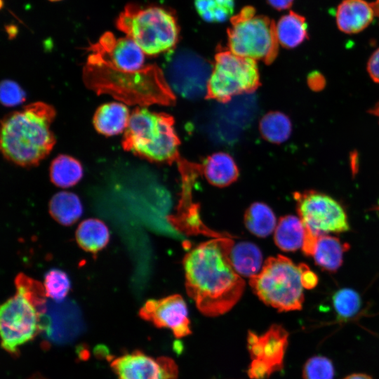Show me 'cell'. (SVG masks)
Here are the masks:
<instances>
[{"label": "cell", "instance_id": "1", "mask_svg": "<svg viewBox=\"0 0 379 379\" xmlns=\"http://www.w3.org/2000/svg\"><path fill=\"white\" fill-rule=\"evenodd\" d=\"M234 244L232 239L220 236L199 244L184 257L187 293L206 316L229 312L244 293L245 281L230 260Z\"/></svg>", "mask_w": 379, "mask_h": 379}, {"label": "cell", "instance_id": "2", "mask_svg": "<svg viewBox=\"0 0 379 379\" xmlns=\"http://www.w3.org/2000/svg\"><path fill=\"white\" fill-rule=\"evenodd\" d=\"M55 115L51 105L36 102L6 116L1 130V149L5 157L23 166L38 164L55 143L51 129Z\"/></svg>", "mask_w": 379, "mask_h": 379}, {"label": "cell", "instance_id": "3", "mask_svg": "<svg viewBox=\"0 0 379 379\" xmlns=\"http://www.w3.org/2000/svg\"><path fill=\"white\" fill-rule=\"evenodd\" d=\"M15 285V295L0 310L1 345L11 354L48 326L44 317L47 298L44 285L22 273L16 277Z\"/></svg>", "mask_w": 379, "mask_h": 379}, {"label": "cell", "instance_id": "4", "mask_svg": "<svg viewBox=\"0 0 379 379\" xmlns=\"http://www.w3.org/2000/svg\"><path fill=\"white\" fill-rule=\"evenodd\" d=\"M86 69V81L98 92L142 105H167L174 100L163 72L155 66H147L136 72H124L88 60Z\"/></svg>", "mask_w": 379, "mask_h": 379}, {"label": "cell", "instance_id": "5", "mask_svg": "<svg viewBox=\"0 0 379 379\" xmlns=\"http://www.w3.org/2000/svg\"><path fill=\"white\" fill-rule=\"evenodd\" d=\"M180 140L172 117L137 108L131 114L122 142L124 149L154 162L178 159Z\"/></svg>", "mask_w": 379, "mask_h": 379}, {"label": "cell", "instance_id": "6", "mask_svg": "<svg viewBox=\"0 0 379 379\" xmlns=\"http://www.w3.org/2000/svg\"><path fill=\"white\" fill-rule=\"evenodd\" d=\"M116 25L149 55L171 51L179 38L175 15L161 6L128 4L119 14Z\"/></svg>", "mask_w": 379, "mask_h": 379}, {"label": "cell", "instance_id": "7", "mask_svg": "<svg viewBox=\"0 0 379 379\" xmlns=\"http://www.w3.org/2000/svg\"><path fill=\"white\" fill-rule=\"evenodd\" d=\"M254 293L279 312L300 310L304 302L299 265L281 255L268 258L260 271L249 278Z\"/></svg>", "mask_w": 379, "mask_h": 379}, {"label": "cell", "instance_id": "8", "mask_svg": "<svg viewBox=\"0 0 379 379\" xmlns=\"http://www.w3.org/2000/svg\"><path fill=\"white\" fill-rule=\"evenodd\" d=\"M227 29L229 50L233 53L252 60L271 63L277 57L279 41L276 24L269 17L257 15L251 6L244 7L231 17Z\"/></svg>", "mask_w": 379, "mask_h": 379}, {"label": "cell", "instance_id": "9", "mask_svg": "<svg viewBox=\"0 0 379 379\" xmlns=\"http://www.w3.org/2000/svg\"><path fill=\"white\" fill-rule=\"evenodd\" d=\"M260 82L255 60L239 56L230 50H219L209 78L207 97L227 102L252 93Z\"/></svg>", "mask_w": 379, "mask_h": 379}, {"label": "cell", "instance_id": "10", "mask_svg": "<svg viewBox=\"0 0 379 379\" xmlns=\"http://www.w3.org/2000/svg\"><path fill=\"white\" fill-rule=\"evenodd\" d=\"M211 72L210 64L201 55L180 49L170 51L163 74L173 93L183 98L196 100L207 94Z\"/></svg>", "mask_w": 379, "mask_h": 379}, {"label": "cell", "instance_id": "11", "mask_svg": "<svg viewBox=\"0 0 379 379\" xmlns=\"http://www.w3.org/2000/svg\"><path fill=\"white\" fill-rule=\"evenodd\" d=\"M297 212L305 229L321 236L350 230L346 213L334 199L315 190L294 194Z\"/></svg>", "mask_w": 379, "mask_h": 379}, {"label": "cell", "instance_id": "12", "mask_svg": "<svg viewBox=\"0 0 379 379\" xmlns=\"http://www.w3.org/2000/svg\"><path fill=\"white\" fill-rule=\"evenodd\" d=\"M288 333L281 325L273 324L263 334L248 332V349L251 363L248 374L253 379H266L282 369L288 345Z\"/></svg>", "mask_w": 379, "mask_h": 379}, {"label": "cell", "instance_id": "13", "mask_svg": "<svg viewBox=\"0 0 379 379\" xmlns=\"http://www.w3.org/2000/svg\"><path fill=\"white\" fill-rule=\"evenodd\" d=\"M90 50L88 60L117 71L136 72L145 67V53L127 36L117 39L112 33L105 32Z\"/></svg>", "mask_w": 379, "mask_h": 379}, {"label": "cell", "instance_id": "14", "mask_svg": "<svg viewBox=\"0 0 379 379\" xmlns=\"http://www.w3.org/2000/svg\"><path fill=\"white\" fill-rule=\"evenodd\" d=\"M255 109V99L250 93L232 98L214 111L209 124L211 134L222 142L235 140L253 119Z\"/></svg>", "mask_w": 379, "mask_h": 379}, {"label": "cell", "instance_id": "15", "mask_svg": "<svg viewBox=\"0 0 379 379\" xmlns=\"http://www.w3.org/2000/svg\"><path fill=\"white\" fill-rule=\"evenodd\" d=\"M111 367L117 379H178V368L168 357L154 358L133 351L115 358Z\"/></svg>", "mask_w": 379, "mask_h": 379}, {"label": "cell", "instance_id": "16", "mask_svg": "<svg viewBox=\"0 0 379 379\" xmlns=\"http://www.w3.org/2000/svg\"><path fill=\"white\" fill-rule=\"evenodd\" d=\"M140 317L158 328L172 331L174 336L181 338L191 334L190 321L186 302L180 295L173 294L160 299L145 302L140 308Z\"/></svg>", "mask_w": 379, "mask_h": 379}, {"label": "cell", "instance_id": "17", "mask_svg": "<svg viewBox=\"0 0 379 379\" xmlns=\"http://www.w3.org/2000/svg\"><path fill=\"white\" fill-rule=\"evenodd\" d=\"M374 11L365 0H343L338 6L335 19L338 28L346 34H356L373 21Z\"/></svg>", "mask_w": 379, "mask_h": 379}, {"label": "cell", "instance_id": "18", "mask_svg": "<svg viewBox=\"0 0 379 379\" xmlns=\"http://www.w3.org/2000/svg\"><path fill=\"white\" fill-rule=\"evenodd\" d=\"M130 117L128 109L124 104L113 102L98 108L93 121L98 132L112 136L126 131Z\"/></svg>", "mask_w": 379, "mask_h": 379}, {"label": "cell", "instance_id": "19", "mask_svg": "<svg viewBox=\"0 0 379 379\" xmlns=\"http://www.w3.org/2000/svg\"><path fill=\"white\" fill-rule=\"evenodd\" d=\"M201 170L209 183L219 187L230 185L239 176L235 161L225 152H217L208 157L201 166Z\"/></svg>", "mask_w": 379, "mask_h": 379}, {"label": "cell", "instance_id": "20", "mask_svg": "<svg viewBox=\"0 0 379 379\" xmlns=\"http://www.w3.org/2000/svg\"><path fill=\"white\" fill-rule=\"evenodd\" d=\"M276 32L279 44L286 48H295L309 39L305 18L293 11L279 19Z\"/></svg>", "mask_w": 379, "mask_h": 379}, {"label": "cell", "instance_id": "21", "mask_svg": "<svg viewBox=\"0 0 379 379\" xmlns=\"http://www.w3.org/2000/svg\"><path fill=\"white\" fill-rule=\"evenodd\" d=\"M349 247L348 244L342 243L337 237L321 235L313 255L315 263L324 270L335 272L342 265L343 254Z\"/></svg>", "mask_w": 379, "mask_h": 379}, {"label": "cell", "instance_id": "22", "mask_svg": "<svg viewBox=\"0 0 379 379\" xmlns=\"http://www.w3.org/2000/svg\"><path fill=\"white\" fill-rule=\"evenodd\" d=\"M76 240L84 251L95 254L104 248L109 240L107 226L96 218L82 221L76 231Z\"/></svg>", "mask_w": 379, "mask_h": 379}, {"label": "cell", "instance_id": "23", "mask_svg": "<svg viewBox=\"0 0 379 379\" xmlns=\"http://www.w3.org/2000/svg\"><path fill=\"white\" fill-rule=\"evenodd\" d=\"M230 256L234 270L240 276L251 278L256 275L262 267L261 251L251 242L242 241L234 244Z\"/></svg>", "mask_w": 379, "mask_h": 379}, {"label": "cell", "instance_id": "24", "mask_svg": "<svg viewBox=\"0 0 379 379\" xmlns=\"http://www.w3.org/2000/svg\"><path fill=\"white\" fill-rule=\"evenodd\" d=\"M305 233V227L299 218L285 215L277 224L274 240L282 251H295L302 246Z\"/></svg>", "mask_w": 379, "mask_h": 379}, {"label": "cell", "instance_id": "25", "mask_svg": "<svg viewBox=\"0 0 379 379\" xmlns=\"http://www.w3.org/2000/svg\"><path fill=\"white\" fill-rule=\"evenodd\" d=\"M51 215L59 223L67 226L77 222L83 213V206L79 197L70 192H59L49 203Z\"/></svg>", "mask_w": 379, "mask_h": 379}, {"label": "cell", "instance_id": "26", "mask_svg": "<svg viewBox=\"0 0 379 379\" xmlns=\"http://www.w3.org/2000/svg\"><path fill=\"white\" fill-rule=\"evenodd\" d=\"M83 176L80 162L68 155H59L53 159L50 167L51 182L56 186L67 188L76 185Z\"/></svg>", "mask_w": 379, "mask_h": 379}, {"label": "cell", "instance_id": "27", "mask_svg": "<svg viewBox=\"0 0 379 379\" xmlns=\"http://www.w3.org/2000/svg\"><path fill=\"white\" fill-rule=\"evenodd\" d=\"M246 228L259 237H266L276 228V217L272 210L265 204L255 202L246 210L244 215Z\"/></svg>", "mask_w": 379, "mask_h": 379}, {"label": "cell", "instance_id": "28", "mask_svg": "<svg viewBox=\"0 0 379 379\" xmlns=\"http://www.w3.org/2000/svg\"><path fill=\"white\" fill-rule=\"evenodd\" d=\"M259 128L265 140L272 143L280 144L290 137L292 124L285 114L280 112H270L261 119Z\"/></svg>", "mask_w": 379, "mask_h": 379}, {"label": "cell", "instance_id": "29", "mask_svg": "<svg viewBox=\"0 0 379 379\" xmlns=\"http://www.w3.org/2000/svg\"><path fill=\"white\" fill-rule=\"evenodd\" d=\"M200 17L208 22H222L234 12V0H194Z\"/></svg>", "mask_w": 379, "mask_h": 379}, {"label": "cell", "instance_id": "30", "mask_svg": "<svg viewBox=\"0 0 379 379\" xmlns=\"http://www.w3.org/2000/svg\"><path fill=\"white\" fill-rule=\"evenodd\" d=\"M333 305L337 317L347 320L354 317L361 308V298L359 293L351 288H341L332 298Z\"/></svg>", "mask_w": 379, "mask_h": 379}, {"label": "cell", "instance_id": "31", "mask_svg": "<svg viewBox=\"0 0 379 379\" xmlns=\"http://www.w3.org/2000/svg\"><path fill=\"white\" fill-rule=\"evenodd\" d=\"M44 286L47 298L60 302L68 294L71 282L65 272L54 268L50 270L45 274Z\"/></svg>", "mask_w": 379, "mask_h": 379}, {"label": "cell", "instance_id": "32", "mask_svg": "<svg viewBox=\"0 0 379 379\" xmlns=\"http://www.w3.org/2000/svg\"><path fill=\"white\" fill-rule=\"evenodd\" d=\"M334 366L328 358L314 356L305 363L302 368L303 379H333Z\"/></svg>", "mask_w": 379, "mask_h": 379}, {"label": "cell", "instance_id": "33", "mask_svg": "<svg viewBox=\"0 0 379 379\" xmlns=\"http://www.w3.org/2000/svg\"><path fill=\"white\" fill-rule=\"evenodd\" d=\"M0 99L3 105L13 107L25 101V93L16 82L6 79L0 85Z\"/></svg>", "mask_w": 379, "mask_h": 379}, {"label": "cell", "instance_id": "34", "mask_svg": "<svg viewBox=\"0 0 379 379\" xmlns=\"http://www.w3.org/2000/svg\"><path fill=\"white\" fill-rule=\"evenodd\" d=\"M301 272V283L304 288L312 289L318 284L317 275L305 263L298 265Z\"/></svg>", "mask_w": 379, "mask_h": 379}, {"label": "cell", "instance_id": "35", "mask_svg": "<svg viewBox=\"0 0 379 379\" xmlns=\"http://www.w3.org/2000/svg\"><path fill=\"white\" fill-rule=\"evenodd\" d=\"M366 69L371 79L379 84V48L369 58Z\"/></svg>", "mask_w": 379, "mask_h": 379}, {"label": "cell", "instance_id": "36", "mask_svg": "<svg viewBox=\"0 0 379 379\" xmlns=\"http://www.w3.org/2000/svg\"><path fill=\"white\" fill-rule=\"evenodd\" d=\"M307 81L309 88L314 91H320L326 86L325 77L317 71L311 72L307 77Z\"/></svg>", "mask_w": 379, "mask_h": 379}, {"label": "cell", "instance_id": "37", "mask_svg": "<svg viewBox=\"0 0 379 379\" xmlns=\"http://www.w3.org/2000/svg\"><path fill=\"white\" fill-rule=\"evenodd\" d=\"M267 3L278 11H283L291 7L293 0H267Z\"/></svg>", "mask_w": 379, "mask_h": 379}, {"label": "cell", "instance_id": "38", "mask_svg": "<svg viewBox=\"0 0 379 379\" xmlns=\"http://www.w3.org/2000/svg\"><path fill=\"white\" fill-rule=\"evenodd\" d=\"M343 379H373L371 376L364 373H352Z\"/></svg>", "mask_w": 379, "mask_h": 379}, {"label": "cell", "instance_id": "39", "mask_svg": "<svg viewBox=\"0 0 379 379\" xmlns=\"http://www.w3.org/2000/svg\"><path fill=\"white\" fill-rule=\"evenodd\" d=\"M375 15L379 19V0H375L373 2L370 3Z\"/></svg>", "mask_w": 379, "mask_h": 379}, {"label": "cell", "instance_id": "40", "mask_svg": "<svg viewBox=\"0 0 379 379\" xmlns=\"http://www.w3.org/2000/svg\"><path fill=\"white\" fill-rule=\"evenodd\" d=\"M371 114L377 117L379 119V102H378L372 108L368 111Z\"/></svg>", "mask_w": 379, "mask_h": 379}, {"label": "cell", "instance_id": "41", "mask_svg": "<svg viewBox=\"0 0 379 379\" xmlns=\"http://www.w3.org/2000/svg\"><path fill=\"white\" fill-rule=\"evenodd\" d=\"M357 154H352V170L354 174L357 171V166L355 165L356 162L357 163Z\"/></svg>", "mask_w": 379, "mask_h": 379}, {"label": "cell", "instance_id": "42", "mask_svg": "<svg viewBox=\"0 0 379 379\" xmlns=\"http://www.w3.org/2000/svg\"><path fill=\"white\" fill-rule=\"evenodd\" d=\"M29 379H45V378H42L41 376H39L38 378H35V377L33 376L32 378H29Z\"/></svg>", "mask_w": 379, "mask_h": 379}, {"label": "cell", "instance_id": "43", "mask_svg": "<svg viewBox=\"0 0 379 379\" xmlns=\"http://www.w3.org/2000/svg\"><path fill=\"white\" fill-rule=\"evenodd\" d=\"M51 1H61V0H49Z\"/></svg>", "mask_w": 379, "mask_h": 379}, {"label": "cell", "instance_id": "44", "mask_svg": "<svg viewBox=\"0 0 379 379\" xmlns=\"http://www.w3.org/2000/svg\"><path fill=\"white\" fill-rule=\"evenodd\" d=\"M2 2H3V1L1 0V6H2V4H3Z\"/></svg>", "mask_w": 379, "mask_h": 379}]
</instances>
